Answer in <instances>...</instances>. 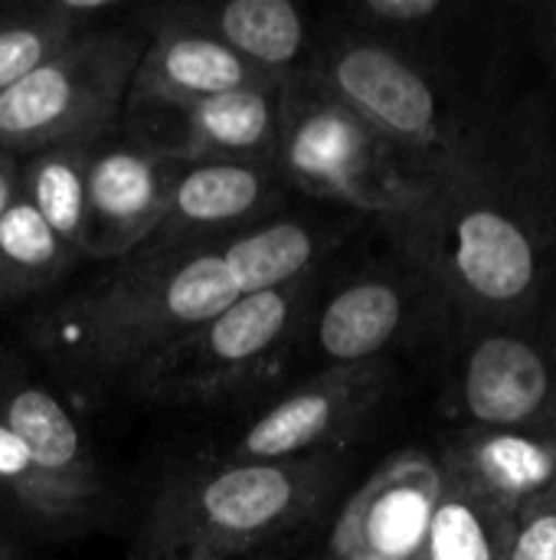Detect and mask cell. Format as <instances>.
I'll return each instance as SVG.
<instances>
[{
    "label": "cell",
    "mask_w": 556,
    "mask_h": 560,
    "mask_svg": "<svg viewBox=\"0 0 556 560\" xmlns=\"http://www.w3.org/2000/svg\"><path fill=\"white\" fill-rule=\"evenodd\" d=\"M147 36L88 30L26 79L0 92V154L26 158L56 144H92L125 112Z\"/></svg>",
    "instance_id": "cell-7"
},
{
    "label": "cell",
    "mask_w": 556,
    "mask_h": 560,
    "mask_svg": "<svg viewBox=\"0 0 556 560\" xmlns=\"http://www.w3.org/2000/svg\"><path fill=\"white\" fill-rule=\"evenodd\" d=\"M180 161L161 144L102 138L88 158V246L85 259L121 262L164 223Z\"/></svg>",
    "instance_id": "cell-10"
},
{
    "label": "cell",
    "mask_w": 556,
    "mask_h": 560,
    "mask_svg": "<svg viewBox=\"0 0 556 560\" xmlns=\"http://www.w3.org/2000/svg\"><path fill=\"white\" fill-rule=\"evenodd\" d=\"M462 13V7L449 0H360L357 16L364 26H374L380 36H423L436 33L449 16Z\"/></svg>",
    "instance_id": "cell-24"
},
{
    "label": "cell",
    "mask_w": 556,
    "mask_h": 560,
    "mask_svg": "<svg viewBox=\"0 0 556 560\" xmlns=\"http://www.w3.org/2000/svg\"><path fill=\"white\" fill-rule=\"evenodd\" d=\"M315 79L442 187L472 167L505 112L462 95L426 56L380 36L338 43Z\"/></svg>",
    "instance_id": "cell-5"
},
{
    "label": "cell",
    "mask_w": 556,
    "mask_h": 560,
    "mask_svg": "<svg viewBox=\"0 0 556 560\" xmlns=\"http://www.w3.org/2000/svg\"><path fill=\"white\" fill-rule=\"evenodd\" d=\"M433 302L449 305L439 285L416 266L406 276H364L334 292L321 308L318 348L328 364L380 361L419 325Z\"/></svg>",
    "instance_id": "cell-15"
},
{
    "label": "cell",
    "mask_w": 556,
    "mask_h": 560,
    "mask_svg": "<svg viewBox=\"0 0 556 560\" xmlns=\"http://www.w3.org/2000/svg\"><path fill=\"white\" fill-rule=\"evenodd\" d=\"M511 535L514 515L442 472V495L416 560H508Z\"/></svg>",
    "instance_id": "cell-20"
},
{
    "label": "cell",
    "mask_w": 556,
    "mask_h": 560,
    "mask_svg": "<svg viewBox=\"0 0 556 560\" xmlns=\"http://www.w3.org/2000/svg\"><path fill=\"white\" fill-rule=\"evenodd\" d=\"M16 180H20V158L0 154V220L16 197Z\"/></svg>",
    "instance_id": "cell-26"
},
{
    "label": "cell",
    "mask_w": 556,
    "mask_h": 560,
    "mask_svg": "<svg viewBox=\"0 0 556 560\" xmlns=\"http://www.w3.org/2000/svg\"><path fill=\"white\" fill-rule=\"evenodd\" d=\"M92 144H56L36 154L20 158L16 194L43 217V223L79 256L85 259L88 246V158Z\"/></svg>",
    "instance_id": "cell-19"
},
{
    "label": "cell",
    "mask_w": 556,
    "mask_h": 560,
    "mask_svg": "<svg viewBox=\"0 0 556 560\" xmlns=\"http://www.w3.org/2000/svg\"><path fill=\"white\" fill-rule=\"evenodd\" d=\"M429 276L459 325L556 305V144L537 105H505L472 167L442 187Z\"/></svg>",
    "instance_id": "cell-2"
},
{
    "label": "cell",
    "mask_w": 556,
    "mask_h": 560,
    "mask_svg": "<svg viewBox=\"0 0 556 560\" xmlns=\"http://www.w3.org/2000/svg\"><path fill=\"white\" fill-rule=\"evenodd\" d=\"M331 560H380V558H331Z\"/></svg>",
    "instance_id": "cell-29"
},
{
    "label": "cell",
    "mask_w": 556,
    "mask_h": 560,
    "mask_svg": "<svg viewBox=\"0 0 556 560\" xmlns=\"http://www.w3.org/2000/svg\"><path fill=\"white\" fill-rule=\"evenodd\" d=\"M79 256L16 194L0 220V305H16L56 285Z\"/></svg>",
    "instance_id": "cell-21"
},
{
    "label": "cell",
    "mask_w": 556,
    "mask_h": 560,
    "mask_svg": "<svg viewBox=\"0 0 556 560\" xmlns=\"http://www.w3.org/2000/svg\"><path fill=\"white\" fill-rule=\"evenodd\" d=\"M318 269L249 292L151 358L128 394L147 404L210 407L272 368L295 341L315 295Z\"/></svg>",
    "instance_id": "cell-6"
},
{
    "label": "cell",
    "mask_w": 556,
    "mask_h": 560,
    "mask_svg": "<svg viewBox=\"0 0 556 560\" xmlns=\"http://www.w3.org/2000/svg\"><path fill=\"white\" fill-rule=\"evenodd\" d=\"M295 75V72H292ZM292 75L265 72L229 46L213 39L210 33L174 20L167 10H157V23L147 33V46L131 75L125 108L134 112H187L203 98L256 89V85H282Z\"/></svg>",
    "instance_id": "cell-12"
},
{
    "label": "cell",
    "mask_w": 556,
    "mask_h": 560,
    "mask_svg": "<svg viewBox=\"0 0 556 560\" xmlns=\"http://www.w3.org/2000/svg\"><path fill=\"white\" fill-rule=\"evenodd\" d=\"M79 36L49 0L0 10V92L26 79Z\"/></svg>",
    "instance_id": "cell-22"
},
{
    "label": "cell",
    "mask_w": 556,
    "mask_h": 560,
    "mask_svg": "<svg viewBox=\"0 0 556 560\" xmlns=\"http://www.w3.org/2000/svg\"><path fill=\"white\" fill-rule=\"evenodd\" d=\"M275 171L308 197L374 217L400 256L429 276L442 184L308 72H295L282 89Z\"/></svg>",
    "instance_id": "cell-3"
},
{
    "label": "cell",
    "mask_w": 556,
    "mask_h": 560,
    "mask_svg": "<svg viewBox=\"0 0 556 560\" xmlns=\"http://www.w3.org/2000/svg\"><path fill=\"white\" fill-rule=\"evenodd\" d=\"M282 85L233 89L180 112L177 141L167 144L180 164H275L282 128Z\"/></svg>",
    "instance_id": "cell-17"
},
{
    "label": "cell",
    "mask_w": 556,
    "mask_h": 560,
    "mask_svg": "<svg viewBox=\"0 0 556 560\" xmlns=\"http://www.w3.org/2000/svg\"><path fill=\"white\" fill-rule=\"evenodd\" d=\"M0 560H20V555H16L10 545H3V541H0Z\"/></svg>",
    "instance_id": "cell-28"
},
{
    "label": "cell",
    "mask_w": 556,
    "mask_h": 560,
    "mask_svg": "<svg viewBox=\"0 0 556 560\" xmlns=\"http://www.w3.org/2000/svg\"><path fill=\"white\" fill-rule=\"evenodd\" d=\"M334 456L213 463L170 472L157 489L131 560H265L301 532L338 486Z\"/></svg>",
    "instance_id": "cell-4"
},
{
    "label": "cell",
    "mask_w": 556,
    "mask_h": 560,
    "mask_svg": "<svg viewBox=\"0 0 556 560\" xmlns=\"http://www.w3.org/2000/svg\"><path fill=\"white\" fill-rule=\"evenodd\" d=\"M449 404L459 427L556 420V305L511 322L462 325Z\"/></svg>",
    "instance_id": "cell-8"
},
{
    "label": "cell",
    "mask_w": 556,
    "mask_h": 560,
    "mask_svg": "<svg viewBox=\"0 0 556 560\" xmlns=\"http://www.w3.org/2000/svg\"><path fill=\"white\" fill-rule=\"evenodd\" d=\"M0 495H7L23 515L46 522V525H66L75 522L69 505L59 499V492L43 479L23 443L0 423Z\"/></svg>",
    "instance_id": "cell-23"
},
{
    "label": "cell",
    "mask_w": 556,
    "mask_h": 560,
    "mask_svg": "<svg viewBox=\"0 0 556 560\" xmlns=\"http://www.w3.org/2000/svg\"><path fill=\"white\" fill-rule=\"evenodd\" d=\"M393 364H328L262 410L229 446V463H288L334 456L387 400Z\"/></svg>",
    "instance_id": "cell-9"
},
{
    "label": "cell",
    "mask_w": 556,
    "mask_h": 560,
    "mask_svg": "<svg viewBox=\"0 0 556 560\" xmlns=\"http://www.w3.org/2000/svg\"><path fill=\"white\" fill-rule=\"evenodd\" d=\"M508 560H556V486L514 515Z\"/></svg>",
    "instance_id": "cell-25"
},
{
    "label": "cell",
    "mask_w": 556,
    "mask_h": 560,
    "mask_svg": "<svg viewBox=\"0 0 556 560\" xmlns=\"http://www.w3.org/2000/svg\"><path fill=\"white\" fill-rule=\"evenodd\" d=\"M442 466L423 450L390 456L341 509L331 532V558L416 560L423 551Z\"/></svg>",
    "instance_id": "cell-11"
},
{
    "label": "cell",
    "mask_w": 556,
    "mask_h": 560,
    "mask_svg": "<svg viewBox=\"0 0 556 560\" xmlns=\"http://www.w3.org/2000/svg\"><path fill=\"white\" fill-rule=\"evenodd\" d=\"M167 13L229 46L246 62L292 75L305 49V20L292 0H229V3H180Z\"/></svg>",
    "instance_id": "cell-18"
},
{
    "label": "cell",
    "mask_w": 556,
    "mask_h": 560,
    "mask_svg": "<svg viewBox=\"0 0 556 560\" xmlns=\"http://www.w3.org/2000/svg\"><path fill=\"white\" fill-rule=\"evenodd\" d=\"M442 472L518 515L556 486V420L528 427H459L436 456Z\"/></svg>",
    "instance_id": "cell-16"
},
{
    "label": "cell",
    "mask_w": 556,
    "mask_h": 560,
    "mask_svg": "<svg viewBox=\"0 0 556 560\" xmlns=\"http://www.w3.org/2000/svg\"><path fill=\"white\" fill-rule=\"evenodd\" d=\"M0 423L23 443L43 479L59 492L75 522L105 495L98 463L66 404L0 358Z\"/></svg>",
    "instance_id": "cell-14"
},
{
    "label": "cell",
    "mask_w": 556,
    "mask_h": 560,
    "mask_svg": "<svg viewBox=\"0 0 556 560\" xmlns=\"http://www.w3.org/2000/svg\"><path fill=\"white\" fill-rule=\"evenodd\" d=\"M541 33H544L547 59L554 62V69H556V3H551V7L544 10V26H541Z\"/></svg>",
    "instance_id": "cell-27"
},
{
    "label": "cell",
    "mask_w": 556,
    "mask_h": 560,
    "mask_svg": "<svg viewBox=\"0 0 556 560\" xmlns=\"http://www.w3.org/2000/svg\"><path fill=\"white\" fill-rule=\"evenodd\" d=\"M279 180L275 164H184L167 217L138 256L180 253L252 230L249 223L275 200Z\"/></svg>",
    "instance_id": "cell-13"
},
{
    "label": "cell",
    "mask_w": 556,
    "mask_h": 560,
    "mask_svg": "<svg viewBox=\"0 0 556 560\" xmlns=\"http://www.w3.org/2000/svg\"><path fill=\"white\" fill-rule=\"evenodd\" d=\"M324 246L321 230L275 220L180 253H134L46 308L33 345L69 384L95 394L128 390L151 358L236 299L318 269Z\"/></svg>",
    "instance_id": "cell-1"
}]
</instances>
